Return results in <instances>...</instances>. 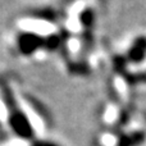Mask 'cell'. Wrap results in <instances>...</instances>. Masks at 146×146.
<instances>
[{"label":"cell","mask_w":146,"mask_h":146,"mask_svg":"<svg viewBox=\"0 0 146 146\" xmlns=\"http://www.w3.org/2000/svg\"><path fill=\"white\" fill-rule=\"evenodd\" d=\"M17 46L23 55H31L45 46V38L33 32H23L17 37Z\"/></svg>","instance_id":"2"},{"label":"cell","mask_w":146,"mask_h":146,"mask_svg":"<svg viewBox=\"0 0 146 146\" xmlns=\"http://www.w3.org/2000/svg\"><path fill=\"white\" fill-rule=\"evenodd\" d=\"M94 21H95V12H94L91 8H86L81 12L80 14V22L82 23V26L85 27H91L94 25Z\"/></svg>","instance_id":"4"},{"label":"cell","mask_w":146,"mask_h":146,"mask_svg":"<svg viewBox=\"0 0 146 146\" xmlns=\"http://www.w3.org/2000/svg\"><path fill=\"white\" fill-rule=\"evenodd\" d=\"M146 59V36H137L127 53V60L140 64Z\"/></svg>","instance_id":"3"},{"label":"cell","mask_w":146,"mask_h":146,"mask_svg":"<svg viewBox=\"0 0 146 146\" xmlns=\"http://www.w3.org/2000/svg\"><path fill=\"white\" fill-rule=\"evenodd\" d=\"M8 108H9V126L12 131L23 140L33 139L35 131L27 115L15 105L14 101L9 99H8Z\"/></svg>","instance_id":"1"},{"label":"cell","mask_w":146,"mask_h":146,"mask_svg":"<svg viewBox=\"0 0 146 146\" xmlns=\"http://www.w3.org/2000/svg\"><path fill=\"white\" fill-rule=\"evenodd\" d=\"M60 45V36L59 35H50L48 38H45V48L49 50H55Z\"/></svg>","instance_id":"5"},{"label":"cell","mask_w":146,"mask_h":146,"mask_svg":"<svg viewBox=\"0 0 146 146\" xmlns=\"http://www.w3.org/2000/svg\"><path fill=\"white\" fill-rule=\"evenodd\" d=\"M32 146H59V145H56L55 142H51V141H35L32 144Z\"/></svg>","instance_id":"6"}]
</instances>
